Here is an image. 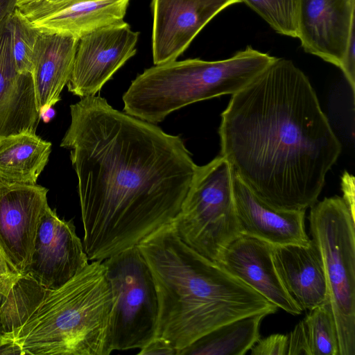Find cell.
I'll return each mask as SVG.
<instances>
[{
	"label": "cell",
	"instance_id": "cell-2",
	"mask_svg": "<svg viewBox=\"0 0 355 355\" xmlns=\"http://www.w3.org/2000/svg\"><path fill=\"white\" fill-rule=\"evenodd\" d=\"M218 134L234 173L280 209L311 207L342 149L309 78L285 58L232 95Z\"/></svg>",
	"mask_w": 355,
	"mask_h": 355
},
{
	"label": "cell",
	"instance_id": "cell-32",
	"mask_svg": "<svg viewBox=\"0 0 355 355\" xmlns=\"http://www.w3.org/2000/svg\"><path fill=\"white\" fill-rule=\"evenodd\" d=\"M81 0H37L35 2L23 5L17 8L22 7H42L62 5L69 2L77 1Z\"/></svg>",
	"mask_w": 355,
	"mask_h": 355
},
{
	"label": "cell",
	"instance_id": "cell-14",
	"mask_svg": "<svg viewBox=\"0 0 355 355\" xmlns=\"http://www.w3.org/2000/svg\"><path fill=\"white\" fill-rule=\"evenodd\" d=\"M0 1V140L25 132H35L41 119L31 73L17 69L8 16L15 8Z\"/></svg>",
	"mask_w": 355,
	"mask_h": 355
},
{
	"label": "cell",
	"instance_id": "cell-27",
	"mask_svg": "<svg viewBox=\"0 0 355 355\" xmlns=\"http://www.w3.org/2000/svg\"><path fill=\"white\" fill-rule=\"evenodd\" d=\"M287 336V355H312L303 320L298 322Z\"/></svg>",
	"mask_w": 355,
	"mask_h": 355
},
{
	"label": "cell",
	"instance_id": "cell-28",
	"mask_svg": "<svg viewBox=\"0 0 355 355\" xmlns=\"http://www.w3.org/2000/svg\"><path fill=\"white\" fill-rule=\"evenodd\" d=\"M339 68L343 71L354 96L355 92V28L352 31Z\"/></svg>",
	"mask_w": 355,
	"mask_h": 355
},
{
	"label": "cell",
	"instance_id": "cell-33",
	"mask_svg": "<svg viewBox=\"0 0 355 355\" xmlns=\"http://www.w3.org/2000/svg\"><path fill=\"white\" fill-rule=\"evenodd\" d=\"M37 0H16L15 1V7H19L25 4L31 3L35 2Z\"/></svg>",
	"mask_w": 355,
	"mask_h": 355
},
{
	"label": "cell",
	"instance_id": "cell-30",
	"mask_svg": "<svg viewBox=\"0 0 355 355\" xmlns=\"http://www.w3.org/2000/svg\"><path fill=\"white\" fill-rule=\"evenodd\" d=\"M343 199L352 214L355 216L354 212V177L347 172L342 177Z\"/></svg>",
	"mask_w": 355,
	"mask_h": 355
},
{
	"label": "cell",
	"instance_id": "cell-15",
	"mask_svg": "<svg viewBox=\"0 0 355 355\" xmlns=\"http://www.w3.org/2000/svg\"><path fill=\"white\" fill-rule=\"evenodd\" d=\"M272 245L241 235L225 249L216 262L277 308L292 315L302 311L283 286L272 262Z\"/></svg>",
	"mask_w": 355,
	"mask_h": 355
},
{
	"label": "cell",
	"instance_id": "cell-10",
	"mask_svg": "<svg viewBox=\"0 0 355 355\" xmlns=\"http://www.w3.org/2000/svg\"><path fill=\"white\" fill-rule=\"evenodd\" d=\"M48 191L36 183L0 180V250L21 275L29 266L38 225L49 207Z\"/></svg>",
	"mask_w": 355,
	"mask_h": 355
},
{
	"label": "cell",
	"instance_id": "cell-5",
	"mask_svg": "<svg viewBox=\"0 0 355 355\" xmlns=\"http://www.w3.org/2000/svg\"><path fill=\"white\" fill-rule=\"evenodd\" d=\"M275 59L248 46L225 60L194 58L155 65L132 81L123 96L124 112L158 123L189 104L241 91Z\"/></svg>",
	"mask_w": 355,
	"mask_h": 355
},
{
	"label": "cell",
	"instance_id": "cell-31",
	"mask_svg": "<svg viewBox=\"0 0 355 355\" xmlns=\"http://www.w3.org/2000/svg\"><path fill=\"white\" fill-rule=\"evenodd\" d=\"M0 354H21V352L7 333H0Z\"/></svg>",
	"mask_w": 355,
	"mask_h": 355
},
{
	"label": "cell",
	"instance_id": "cell-7",
	"mask_svg": "<svg viewBox=\"0 0 355 355\" xmlns=\"http://www.w3.org/2000/svg\"><path fill=\"white\" fill-rule=\"evenodd\" d=\"M310 208V232L322 257L339 355H355V217L340 196Z\"/></svg>",
	"mask_w": 355,
	"mask_h": 355
},
{
	"label": "cell",
	"instance_id": "cell-6",
	"mask_svg": "<svg viewBox=\"0 0 355 355\" xmlns=\"http://www.w3.org/2000/svg\"><path fill=\"white\" fill-rule=\"evenodd\" d=\"M171 225L183 242L215 262L242 235L234 201V171L223 156L197 166Z\"/></svg>",
	"mask_w": 355,
	"mask_h": 355
},
{
	"label": "cell",
	"instance_id": "cell-18",
	"mask_svg": "<svg viewBox=\"0 0 355 355\" xmlns=\"http://www.w3.org/2000/svg\"><path fill=\"white\" fill-rule=\"evenodd\" d=\"M130 0H81L62 5L19 8L40 32L80 38L90 31L121 23Z\"/></svg>",
	"mask_w": 355,
	"mask_h": 355
},
{
	"label": "cell",
	"instance_id": "cell-3",
	"mask_svg": "<svg viewBox=\"0 0 355 355\" xmlns=\"http://www.w3.org/2000/svg\"><path fill=\"white\" fill-rule=\"evenodd\" d=\"M137 246L157 293L155 336L168 341L178 355L225 324L277 311L256 291L187 245L171 223Z\"/></svg>",
	"mask_w": 355,
	"mask_h": 355
},
{
	"label": "cell",
	"instance_id": "cell-29",
	"mask_svg": "<svg viewBox=\"0 0 355 355\" xmlns=\"http://www.w3.org/2000/svg\"><path fill=\"white\" fill-rule=\"evenodd\" d=\"M137 354L141 355H174L177 354V351L168 341L162 338L155 336L139 349V352Z\"/></svg>",
	"mask_w": 355,
	"mask_h": 355
},
{
	"label": "cell",
	"instance_id": "cell-1",
	"mask_svg": "<svg viewBox=\"0 0 355 355\" xmlns=\"http://www.w3.org/2000/svg\"><path fill=\"white\" fill-rule=\"evenodd\" d=\"M70 114L60 146L78 178L85 251L103 261L172 223L198 166L180 137L100 96L80 98Z\"/></svg>",
	"mask_w": 355,
	"mask_h": 355
},
{
	"label": "cell",
	"instance_id": "cell-21",
	"mask_svg": "<svg viewBox=\"0 0 355 355\" xmlns=\"http://www.w3.org/2000/svg\"><path fill=\"white\" fill-rule=\"evenodd\" d=\"M266 316L253 315L225 324L193 342L179 355H243L260 338L259 327Z\"/></svg>",
	"mask_w": 355,
	"mask_h": 355
},
{
	"label": "cell",
	"instance_id": "cell-22",
	"mask_svg": "<svg viewBox=\"0 0 355 355\" xmlns=\"http://www.w3.org/2000/svg\"><path fill=\"white\" fill-rule=\"evenodd\" d=\"M302 320L312 355H339L336 324L329 301L309 310Z\"/></svg>",
	"mask_w": 355,
	"mask_h": 355
},
{
	"label": "cell",
	"instance_id": "cell-12",
	"mask_svg": "<svg viewBox=\"0 0 355 355\" xmlns=\"http://www.w3.org/2000/svg\"><path fill=\"white\" fill-rule=\"evenodd\" d=\"M241 0H152L155 65L176 60L220 12Z\"/></svg>",
	"mask_w": 355,
	"mask_h": 355
},
{
	"label": "cell",
	"instance_id": "cell-25",
	"mask_svg": "<svg viewBox=\"0 0 355 355\" xmlns=\"http://www.w3.org/2000/svg\"><path fill=\"white\" fill-rule=\"evenodd\" d=\"M250 349L252 355H287V334H275L259 338Z\"/></svg>",
	"mask_w": 355,
	"mask_h": 355
},
{
	"label": "cell",
	"instance_id": "cell-8",
	"mask_svg": "<svg viewBox=\"0 0 355 355\" xmlns=\"http://www.w3.org/2000/svg\"><path fill=\"white\" fill-rule=\"evenodd\" d=\"M102 261L113 299L112 350L141 349L157 331L159 302L151 271L137 245Z\"/></svg>",
	"mask_w": 355,
	"mask_h": 355
},
{
	"label": "cell",
	"instance_id": "cell-26",
	"mask_svg": "<svg viewBox=\"0 0 355 355\" xmlns=\"http://www.w3.org/2000/svg\"><path fill=\"white\" fill-rule=\"evenodd\" d=\"M21 275L10 265L0 250V309Z\"/></svg>",
	"mask_w": 355,
	"mask_h": 355
},
{
	"label": "cell",
	"instance_id": "cell-9",
	"mask_svg": "<svg viewBox=\"0 0 355 355\" xmlns=\"http://www.w3.org/2000/svg\"><path fill=\"white\" fill-rule=\"evenodd\" d=\"M138 38L139 33L132 31L125 21L82 35L67 85L69 92L80 98L96 96L135 55Z\"/></svg>",
	"mask_w": 355,
	"mask_h": 355
},
{
	"label": "cell",
	"instance_id": "cell-11",
	"mask_svg": "<svg viewBox=\"0 0 355 355\" xmlns=\"http://www.w3.org/2000/svg\"><path fill=\"white\" fill-rule=\"evenodd\" d=\"M88 261L73 222L60 218L49 206L39 223L31 261L24 275L44 289H55L82 270Z\"/></svg>",
	"mask_w": 355,
	"mask_h": 355
},
{
	"label": "cell",
	"instance_id": "cell-24",
	"mask_svg": "<svg viewBox=\"0 0 355 355\" xmlns=\"http://www.w3.org/2000/svg\"><path fill=\"white\" fill-rule=\"evenodd\" d=\"M277 33L296 37L297 0H241Z\"/></svg>",
	"mask_w": 355,
	"mask_h": 355
},
{
	"label": "cell",
	"instance_id": "cell-16",
	"mask_svg": "<svg viewBox=\"0 0 355 355\" xmlns=\"http://www.w3.org/2000/svg\"><path fill=\"white\" fill-rule=\"evenodd\" d=\"M236 215L242 235L272 245H306V211L277 209L260 199L234 173Z\"/></svg>",
	"mask_w": 355,
	"mask_h": 355
},
{
	"label": "cell",
	"instance_id": "cell-13",
	"mask_svg": "<svg viewBox=\"0 0 355 355\" xmlns=\"http://www.w3.org/2000/svg\"><path fill=\"white\" fill-rule=\"evenodd\" d=\"M354 12L355 0H297L296 37L306 52L339 67Z\"/></svg>",
	"mask_w": 355,
	"mask_h": 355
},
{
	"label": "cell",
	"instance_id": "cell-20",
	"mask_svg": "<svg viewBox=\"0 0 355 355\" xmlns=\"http://www.w3.org/2000/svg\"><path fill=\"white\" fill-rule=\"evenodd\" d=\"M51 143L35 132L12 135L0 140V180L36 183L46 166Z\"/></svg>",
	"mask_w": 355,
	"mask_h": 355
},
{
	"label": "cell",
	"instance_id": "cell-23",
	"mask_svg": "<svg viewBox=\"0 0 355 355\" xmlns=\"http://www.w3.org/2000/svg\"><path fill=\"white\" fill-rule=\"evenodd\" d=\"M7 26L11 36L12 52L18 71L31 73L32 58L40 32L17 7L9 13Z\"/></svg>",
	"mask_w": 355,
	"mask_h": 355
},
{
	"label": "cell",
	"instance_id": "cell-17",
	"mask_svg": "<svg viewBox=\"0 0 355 355\" xmlns=\"http://www.w3.org/2000/svg\"><path fill=\"white\" fill-rule=\"evenodd\" d=\"M272 262L286 291L302 311L329 301L322 257L317 243L272 245Z\"/></svg>",
	"mask_w": 355,
	"mask_h": 355
},
{
	"label": "cell",
	"instance_id": "cell-4",
	"mask_svg": "<svg viewBox=\"0 0 355 355\" xmlns=\"http://www.w3.org/2000/svg\"><path fill=\"white\" fill-rule=\"evenodd\" d=\"M113 299L102 261L55 289H43L23 323L8 332L21 354L109 355Z\"/></svg>",
	"mask_w": 355,
	"mask_h": 355
},
{
	"label": "cell",
	"instance_id": "cell-19",
	"mask_svg": "<svg viewBox=\"0 0 355 355\" xmlns=\"http://www.w3.org/2000/svg\"><path fill=\"white\" fill-rule=\"evenodd\" d=\"M78 40L67 34L39 33L31 75L40 116L60 101L71 77Z\"/></svg>",
	"mask_w": 355,
	"mask_h": 355
}]
</instances>
